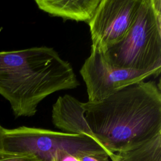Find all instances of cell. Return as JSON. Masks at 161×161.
Wrapping results in <instances>:
<instances>
[{
    "instance_id": "cell-1",
    "label": "cell",
    "mask_w": 161,
    "mask_h": 161,
    "mask_svg": "<svg viewBox=\"0 0 161 161\" xmlns=\"http://www.w3.org/2000/svg\"><path fill=\"white\" fill-rule=\"evenodd\" d=\"M85 119L94 139L117 153L161 133V91L155 81L129 85L97 102L84 103Z\"/></svg>"
},
{
    "instance_id": "cell-2",
    "label": "cell",
    "mask_w": 161,
    "mask_h": 161,
    "mask_svg": "<svg viewBox=\"0 0 161 161\" xmlns=\"http://www.w3.org/2000/svg\"><path fill=\"white\" fill-rule=\"evenodd\" d=\"M79 86L71 64L52 47L0 52V95L15 118L34 116L46 97Z\"/></svg>"
},
{
    "instance_id": "cell-3",
    "label": "cell",
    "mask_w": 161,
    "mask_h": 161,
    "mask_svg": "<svg viewBox=\"0 0 161 161\" xmlns=\"http://www.w3.org/2000/svg\"><path fill=\"white\" fill-rule=\"evenodd\" d=\"M119 68L161 70V1L142 0L129 30L118 43L102 52Z\"/></svg>"
},
{
    "instance_id": "cell-4",
    "label": "cell",
    "mask_w": 161,
    "mask_h": 161,
    "mask_svg": "<svg viewBox=\"0 0 161 161\" xmlns=\"http://www.w3.org/2000/svg\"><path fill=\"white\" fill-rule=\"evenodd\" d=\"M0 150L31 155L40 161H54L61 151H67L77 157L88 152L106 151L96 140L87 135L25 126L14 129L3 128Z\"/></svg>"
},
{
    "instance_id": "cell-5",
    "label": "cell",
    "mask_w": 161,
    "mask_h": 161,
    "mask_svg": "<svg viewBox=\"0 0 161 161\" xmlns=\"http://www.w3.org/2000/svg\"><path fill=\"white\" fill-rule=\"evenodd\" d=\"M80 74L86 84L88 102L101 101L120 89L152 76L153 71L124 69L111 65L103 53L91 47V54L82 65Z\"/></svg>"
},
{
    "instance_id": "cell-6",
    "label": "cell",
    "mask_w": 161,
    "mask_h": 161,
    "mask_svg": "<svg viewBox=\"0 0 161 161\" xmlns=\"http://www.w3.org/2000/svg\"><path fill=\"white\" fill-rule=\"evenodd\" d=\"M142 0H101L88 23L92 46L104 52L123 38L131 26Z\"/></svg>"
},
{
    "instance_id": "cell-7",
    "label": "cell",
    "mask_w": 161,
    "mask_h": 161,
    "mask_svg": "<svg viewBox=\"0 0 161 161\" xmlns=\"http://www.w3.org/2000/svg\"><path fill=\"white\" fill-rule=\"evenodd\" d=\"M84 103L69 94L59 96L52 106V122L64 133L85 135L94 139L85 119Z\"/></svg>"
},
{
    "instance_id": "cell-8",
    "label": "cell",
    "mask_w": 161,
    "mask_h": 161,
    "mask_svg": "<svg viewBox=\"0 0 161 161\" xmlns=\"http://www.w3.org/2000/svg\"><path fill=\"white\" fill-rule=\"evenodd\" d=\"M101 0H36L39 9L64 20L89 23Z\"/></svg>"
},
{
    "instance_id": "cell-9",
    "label": "cell",
    "mask_w": 161,
    "mask_h": 161,
    "mask_svg": "<svg viewBox=\"0 0 161 161\" xmlns=\"http://www.w3.org/2000/svg\"><path fill=\"white\" fill-rule=\"evenodd\" d=\"M116 154L122 161H161V133L133 148Z\"/></svg>"
},
{
    "instance_id": "cell-10",
    "label": "cell",
    "mask_w": 161,
    "mask_h": 161,
    "mask_svg": "<svg viewBox=\"0 0 161 161\" xmlns=\"http://www.w3.org/2000/svg\"><path fill=\"white\" fill-rule=\"evenodd\" d=\"M0 161H40L31 155L16 154L5 152L0 150Z\"/></svg>"
},
{
    "instance_id": "cell-11",
    "label": "cell",
    "mask_w": 161,
    "mask_h": 161,
    "mask_svg": "<svg viewBox=\"0 0 161 161\" xmlns=\"http://www.w3.org/2000/svg\"><path fill=\"white\" fill-rule=\"evenodd\" d=\"M80 161H109V157L106 151L88 152L77 156Z\"/></svg>"
},
{
    "instance_id": "cell-12",
    "label": "cell",
    "mask_w": 161,
    "mask_h": 161,
    "mask_svg": "<svg viewBox=\"0 0 161 161\" xmlns=\"http://www.w3.org/2000/svg\"><path fill=\"white\" fill-rule=\"evenodd\" d=\"M54 161H80L78 157L67 151L58 152Z\"/></svg>"
},
{
    "instance_id": "cell-13",
    "label": "cell",
    "mask_w": 161,
    "mask_h": 161,
    "mask_svg": "<svg viewBox=\"0 0 161 161\" xmlns=\"http://www.w3.org/2000/svg\"><path fill=\"white\" fill-rule=\"evenodd\" d=\"M106 153H108V157L109 158H111V160L112 161H122L121 160V158H119V157L116 154V153H111L110 152H108V151H106Z\"/></svg>"
},
{
    "instance_id": "cell-14",
    "label": "cell",
    "mask_w": 161,
    "mask_h": 161,
    "mask_svg": "<svg viewBox=\"0 0 161 161\" xmlns=\"http://www.w3.org/2000/svg\"><path fill=\"white\" fill-rule=\"evenodd\" d=\"M4 128H3L1 125H0V139H1V133H2V131H3V130Z\"/></svg>"
}]
</instances>
